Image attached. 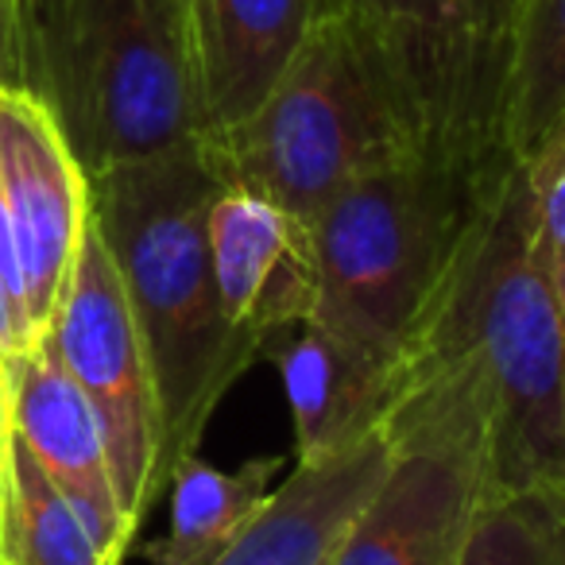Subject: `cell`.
Masks as SVG:
<instances>
[{
    "instance_id": "obj_1",
    "label": "cell",
    "mask_w": 565,
    "mask_h": 565,
    "mask_svg": "<svg viewBox=\"0 0 565 565\" xmlns=\"http://www.w3.org/2000/svg\"><path fill=\"white\" fill-rule=\"evenodd\" d=\"M380 434L392 457L461 469L477 500L565 480V318L519 159L480 179L454 264L392 364Z\"/></svg>"
},
{
    "instance_id": "obj_2",
    "label": "cell",
    "mask_w": 565,
    "mask_h": 565,
    "mask_svg": "<svg viewBox=\"0 0 565 565\" xmlns=\"http://www.w3.org/2000/svg\"><path fill=\"white\" fill-rule=\"evenodd\" d=\"M225 186L202 140L89 179V213L125 282L156 376L167 484L228 387L259 361L221 315L210 205Z\"/></svg>"
},
{
    "instance_id": "obj_3",
    "label": "cell",
    "mask_w": 565,
    "mask_h": 565,
    "mask_svg": "<svg viewBox=\"0 0 565 565\" xmlns=\"http://www.w3.org/2000/svg\"><path fill=\"white\" fill-rule=\"evenodd\" d=\"M12 89L47 105L86 179L205 136L194 35L171 0H35Z\"/></svg>"
},
{
    "instance_id": "obj_4",
    "label": "cell",
    "mask_w": 565,
    "mask_h": 565,
    "mask_svg": "<svg viewBox=\"0 0 565 565\" xmlns=\"http://www.w3.org/2000/svg\"><path fill=\"white\" fill-rule=\"evenodd\" d=\"M202 143L221 182L252 190L307 225L349 182L423 156L353 9L322 12L264 102Z\"/></svg>"
},
{
    "instance_id": "obj_5",
    "label": "cell",
    "mask_w": 565,
    "mask_h": 565,
    "mask_svg": "<svg viewBox=\"0 0 565 565\" xmlns=\"http://www.w3.org/2000/svg\"><path fill=\"white\" fill-rule=\"evenodd\" d=\"M488 171L407 156L349 182L310 225L318 256L310 322L356 353L395 364L454 264Z\"/></svg>"
},
{
    "instance_id": "obj_6",
    "label": "cell",
    "mask_w": 565,
    "mask_h": 565,
    "mask_svg": "<svg viewBox=\"0 0 565 565\" xmlns=\"http://www.w3.org/2000/svg\"><path fill=\"white\" fill-rule=\"evenodd\" d=\"M423 156L503 163L500 109L515 0H353Z\"/></svg>"
},
{
    "instance_id": "obj_7",
    "label": "cell",
    "mask_w": 565,
    "mask_h": 565,
    "mask_svg": "<svg viewBox=\"0 0 565 565\" xmlns=\"http://www.w3.org/2000/svg\"><path fill=\"white\" fill-rule=\"evenodd\" d=\"M40 338L55 349L63 369L94 403L120 508L132 531L140 534V523L167 492L163 418H159L156 376H151L140 326L128 307L117 264L94 225V213L86 221L63 295Z\"/></svg>"
},
{
    "instance_id": "obj_8",
    "label": "cell",
    "mask_w": 565,
    "mask_h": 565,
    "mask_svg": "<svg viewBox=\"0 0 565 565\" xmlns=\"http://www.w3.org/2000/svg\"><path fill=\"white\" fill-rule=\"evenodd\" d=\"M0 182L17 228L28 315L43 333L86 233L89 179L47 105L12 86H0Z\"/></svg>"
},
{
    "instance_id": "obj_9",
    "label": "cell",
    "mask_w": 565,
    "mask_h": 565,
    "mask_svg": "<svg viewBox=\"0 0 565 565\" xmlns=\"http://www.w3.org/2000/svg\"><path fill=\"white\" fill-rule=\"evenodd\" d=\"M210 259L221 315L256 356L315 318V228L282 205L225 182L210 205Z\"/></svg>"
},
{
    "instance_id": "obj_10",
    "label": "cell",
    "mask_w": 565,
    "mask_h": 565,
    "mask_svg": "<svg viewBox=\"0 0 565 565\" xmlns=\"http://www.w3.org/2000/svg\"><path fill=\"white\" fill-rule=\"evenodd\" d=\"M4 380H9V430L71 495L109 557L120 565L136 531L120 508L94 403L43 338L4 361Z\"/></svg>"
},
{
    "instance_id": "obj_11",
    "label": "cell",
    "mask_w": 565,
    "mask_h": 565,
    "mask_svg": "<svg viewBox=\"0 0 565 565\" xmlns=\"http://www.w3.org/2000/svg\"><path fill=\"white\" fill-rule=\"evenodd\" d=\"M392 465L384 434L341 454L295 461L259 511L198 565H326Z\"/></svg>"
},
{
    "instance_id": "obj_12",
    "label": "cell",
    "mask_w": 565,
    "mask_h": 565,
    "mask_svg": "<svg viewBox=\"0 0 565 565\" xmlns=\"http://www.w3.org/2000/svg\"><path fill=\"white\" fill-rule=\"evenodd\" d=\"M472 503L461 469L399 454L326 565H454Z\"/></svg>"
},
{
    "instance_id": "obj_13",
    "label": "cell",
    "mask_w": 565,
    "mask_h": 565,
    "mask_svg": "<svg viewBox=\"0 0 565 565\" xmlns=\"http://www.w3.org/2000/svg\"><path fill=\"white\" fill-rule=\"evenodd\" d=\"M318 17L322 0H194L205 136L233 128L264 102Z\"/></svg>"
},
{
    "instance_id": "obj_14",
    "label": "cell",
    "mask_w": 565,
    "mask_h": 565,
    "mask_svg": "<svg viewBox=\"0 0 565 565\" xmlns=\"http://www.w3.org/2000/svg\"><path fill=\"white\" fill-rule=\"evenodd\" d=\"M282 376L295 418V461L341 454L380 423L392 403V364L364 356L307 322L267 353Z\"/></svg>"
},
{
    "instance_id": "obj_15",
    "label": "cell",
    "mask_w": 565,
    "mask_h": 565,
    "mask_svg": "<svg viewBox=\"0 0 565 565\" xmlns=\"http://www.w3.org/2000/svg\"><path fill=\"white\" fill-rule=\"evenodd\" d=\"M282 457H256L241 469H217L190 454L171 472V519L163 539L148 542L151 565H198L221 550L271 492V477L282 472Z\"/></svg>"
},
{
    "instance_id": "obj_16",
    "label": "cell",
    "mask_w": 565,
    "mask_h": 565,
    "mask_svg": "<svg viewBox=\"0 0 565 565\" xmlns=\"http://www.w3.org/2000/svg\"><path fill=\"white\" fill-rule=\"evenodd\" d=\"M565 120V0H515L503 74V156L531 159Z\"/></svg>"
},
{
    "instance_id": "obj_17",
    "label": "cell",
    "mask_w": 565,
    "mask_h": 565,
    "mask_svg": "<svg viewBox=\"0 0 565 565\" xmlns=\"http://www.w3.org/2000/svg\"><path fill=\"white\" fill-rule=\"evenodd\" d=\"M9 492L0 565H117L71 495L47 477L17 434H4Z\"/></svg>"
},
{
    "instance_id": "obj_18",
    "label": "cell",
    "mask_w": 565,
    "mask_h": 565,
    "mask_svg": "<svg viewBox=\"0 0 565 565\" xmlns=\"http://www.w3.org/2000/svg\"><path fill=\"white\" fill-rule=\"evenodd\" d=\"M454 565H565V480L472 503Z\"/></svg>"
},
{
    "instance_id": "obj_19",
    "label": "cell",
    "mask_w": 565,
    "mask_h": 565,
    "mask_svg": "<svg viewBox=\"0 0 565 565\" xmlns=\"http://www.w3.org/2000/svg\"><path fill=\"white\" fill-rule=\"evenodd\" d=\"M519 163H523L526 190H531L539 264L565 318V120L531 159H519Z\"/></svg>"
},
{
    "instance_id": "obj_20",
    "label": "cell",
    "mask_w": 565,
    "mask_h": 565,
    "mask_svg": "<svg viewBox=\"0 0 565 565\" xmlns=\"http://www.w3.org/2000/svg\"><path fill=\"white\" fill-rule=\"evenodd\" d=\"M35 0H0V86H17Z\"/></svg>"
},
{
    "instance_id": "obj_21",
    "label": "cell",
    "mask_w": 565,
    "mask_h": 565,
    "mask_svg": "<svg viewBox=\"0 0 565 565\" xmlns=\"http://www.w3.org/2000/svg\"><path fill=\"white\" fill-rule=\"evenodd\" d=\"M35 326L28 322V315L17 307V299H12L9 291H4V282H0V356L9 361V356L24 353V349L35 345Z\"/></svg>"
},
{
    "instance_id": "obj_22",
    "label": "cell",
    "mask_w": 565,
    "mask_h": 565,
    "mask_svg": "<svg viewBox=\"0 0 565 565\" xmlns=\"http://www.w3.org/2000/svg\"><path fill=\"white\" fill-rule=\"evenodd\" d=\"M9 434V380H4V356H0V438Z\"/></svg>"
},
{
    "instance_id": "obj_23",
    "label": "cell",
    "mask_w": 565,
    "mask_h": 565,
    "mask_svg": "<svg viewBox=\"0 0 565 565\" xmlns=\"http://www.w3.org/2000/svg\"><path fill=\"white\" fill-rule=\"evenodd\" d=\"M4 492H9V461H4V438H0V534H4Z\"/></svg>"
},
{
    "instance_id": "obj_24",
    "label": "cell",
    "mask_w": 565,
    "mask_h": 565,
    "mask_svg": "<svg viewBox=\"0 0 565 565\" xmlns=\"http://www.w3.org/2000/svg\"><path fill=\"white\" fill-rule=\"evenodd\" d=\"M171 4H174V12H179V17L186 20L190 35H194V0H171Z\"/></svg>"
},
{
    "instance_id": "obj_25",
    "label": "cell",
    "mask_w": 565,
    "mask_h": 565,
    "mask_svg": "<svg viewBox=\"0 0 565 565\" xmlns=\"http://www.w3.org/2000/svg\"><path fill=\"white\" fill-rule=\"evenodd\" d=\"M353 0H322V12H345Z\"/></svg>"
}]
</instances>
